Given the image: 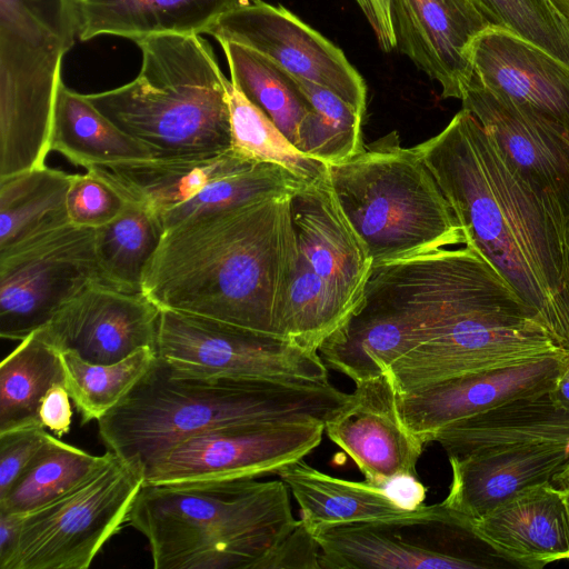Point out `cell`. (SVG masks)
Returning <instances> with one entry per match:
<instances>
[{
    "instance_id": "obj_1",
    "label": "cell",
    "mask_w": 569,
    "mask_h": 569,
    "mask_svg": "<svg viewBox=\"0 0 569 569\" xmlns=\"http://www.w3.org/2000/svg\"><path fill=\"white\" fill-rule=\"evenodd\" d=\"M480 253L569 352L567 246L550 211L477 118L461 109L415 147Z\"/></svg>"
},
{
    "instance_id": "obj_2",
    "label": "cell",
    "mask_w": 569,
    "mask_h": 569,
    "mask_svg": "<svg viewBox=\"0 0 569 569\" xmlns=\"http://www.w3.org/2000/svg\"><path fill=\"white\" fill-rule=\"evenodd\" d=\"M292 193L268 194L167 229L142 292L160 309L279 336L299 258Z\"/></svg>"
},
{
    "instance_id": "obj_3",
    "label": "cell",
    "mask_w": 569,
    "mask_h": 569,
    "mask_svg": "<svg viewBox=\"0 0 569 569\" xmlns=\"http://www.w3.org/2000/svg\"><path fill=\"white\" fill-rule=\"evenodd\" d=\"M351 401L329 381L203 378L181 375L156 356L149 369L98 420L120 459L144 466L179 441L220 426L316 420L326 425Z\"/></svg>"
},
{
    "instance_id": "obj_4",
    "label": "cell",
    "mask_w": 569,
    "mask_h": 569,
    "mask_svg": "<svg viewBox=\"0 0 569 569\" xmlns=\"http://www.w3.org/2000/svg\"><path fill=\"white\" fill-rule=\"evenodd\" d=\"M128 521L156 569H258L300 519L282 480L242 478L143 483Z\"/></svg>"
},
{
    "instance_id": "obj_5",
    "label": "cell",
    "mask_w": 569,
    "mask_h": 569,
    "mask_svg": "<svg viewBox=\"0 0 569 569\" xmlns=\"http://www.w3.org/2000/svg\"><path fill=\"white\" fill-rule=\"evenodd\" d=\"M141 67L130 82L86 94L153 158H198L231 150L228 90L201 34H162L134 42Z\"/></svg>"
},
{
    "instance_id": "obj_6",
    "label": "cell",
    "mask_w": 569,
    "mask_h": 569,
    "mask_svg": "<svg viewBox=\"0 0 569 569\" xmlns=\"http://www.w3.org/2000/svg\"><path fill=\"white\" fill-rule=\"evenodd\" d=\"M335 194L373 267L465 244L461 227L415 147L396 131L328 166Z\"/></svg>"
},
{
    "instance_id": "obj_7",
    "label": "cell",
    "mask_w": 569,
    "mask_h": 569,
    "mask_svg": "<svg viewBox=\"0 0 569 569\" xmlns=\"http://www.w3.org/2000/svg\"><path fill=\"white\" fill-rule=\"evenodd\" d=\"M73 0H0V178L46 166Z\"/></svg>"
},
{
    "instance_id": "obj_8",
    "label": "cell",
    "mask_w": 569,
    "mask_h": 569,
    "mask_svg": "<svg viewBox=\"0 0 569 569\" xmlns=\"http://www.w3.org/2000/svg\"><path fill=\"white\" fill-rule=\"evenodd\" d=\"M144 483L143 470L114 457L88 479L21 517L6 569H87L119 531Z\"/></svg>"
},
{
    "instance_id": "obj_9",
    "label": "cell",
    "mask_w": 569,
    "mask_h": 569,
    "mask_svg": "<svg viewBox=\"0 0 569 569\" xmlns=\"http://www.w3.org/2000/svg\"><path fill=\"white\" fill-rule=\"evenodd\" d=\"M156 353L186 376L328 381L319 352L292 339L161 309Z\"/></svg>"
},
{
    "instance_id": "obj_10",
    "label": "cell",
    "mask_w": 569,
    "mask_h": 569,
    "mask_svg": "<svg viewBox=\"0 0 569 569\" xmlns=\"http://www.w3.org/2000/svg\"><path fill=\"white\" fill-rule=\"evenodd\" d=\"M96 229L71 222L0 251V336L23 340L88 286L102 282Z\"/></svg>"
},
{
    "instance_id": "obj_11",
    "label": "cell",
    "mask_w": 569,
    "mask_h": 569,
    "mask_svg": "<svg viewBox=\"0 0 569 569\" xmlns=\"http://www.w3.org/2000/svg\"><path fill=\"white\" fill-rule=\"evenodd\" d=\"M475 537L442 501L406 513L337 526L315 536L321 569L486 568L459 547Z\"/></svg>"
},
{
    "instance_id": "obj_12",
    "label": "cell",
    "mask_w": 569,
    "mask_h": 569,
    "mask_svg": "<svg viewBox=\"0 0 569 569\" xmlns=\"http://www.w3.org/2000/svg\"><path fill=\"white\" fill-rule=\"evenodd\" d=\"M325 423L280 420L220 426L186 438L151 459L144 483L256 478L278 473L316 449Z\"/></svg>"
},
{
    "instance_id": "obj_13",
    "label": "cell",
    "mask_w": 569,
    "mask_h": 569,
    "mask_svg": "<svg viewBox=\"0 0 569 569\" xmlns=\"http://www.w3.org/2000/svg\"><path fill=\"white\" fill-rule=\"evenodd\" d=\"M247 47L291 73L322 86L365 114L367 87L341 49L283 6L262 0L222 16L209 32Z\"/></svg>"
},
{
    "instance_id": "obj_14",
    "label": "cell",
    "mask_w": 569,
    "mask_h": 569,
    "mask_svg": "<svg viewBox=\"0 0 569 569\" xmlns=\"http://www.w3.org/2000/svg\"><path fill=\"white\" fill-rule=\"evenodd\" d=\"M461 101L541 198L569 252V136L493 94L472 76Z\"/></svg>"
},
{
    "instance_id": "obj_15",
    "label": "cell",
    "mask_w": 569,
    "mask_h": 569,
    "mask_svg": "<svg viewBox=\"0 0 569 569\" xmlns=\"http://www.w3.org/2000/svg\"><path fill=\"white\" fill-rule=\"evenodd\" d=\"M160 312L143 292L96 282L64 303L40 330L59 352L110 365L141 348L156 350Z\"/></svg>"
},
{
    "instance_id": "obj_16",
    "label": "cell",
    "mask_w": 569,
    "mask_h": 569,
    "mask_svg": "<svg viewBox=\"0 0 569 569\" xmlns=\"http://www.w3.org/2000/svg\"><path fill=\"white\" fill-rule=\"evenodd\" d=\"M569 361L560 351L530 362L468 373L397 395L406 429L425 445L441 428L502 402L552 389Z\"/></svg>"
},
{
    "instance_id": "obj_17",
    "label": "cell",
    "mask_w": 569,
    "mask_h": 569,
    "mask_svg": "<svg viewBox=\"0 0 569 569\" xmlns=\"http://www.w3.org/2000/svg\"><path fill=\"white\" fill-rule=\"evenodd\" d=\"M472 77L493 94L569 136V67L511 31L489 26L470 47Z\"/></svg>"
},
{
    "instance_id": "obj_18",
    "label": "cell",
    "mask_w": 569,
    "mask_h": 569,
    "mask_svg": "<svg viewBox=\"0 0 569 569\" xmlns=\"http://www.w3.org/2000/svg\"><path fill=\"white\" fill-rule=\"evenodd\" d=\"M396 48L460 99L472 76L470 47L490 24L472 0H390Z\"/></svg>"
},
{
    "instance_id": "obj_19",
    "label": "cell",
    "mask_w": 569,
    "mask_h": 569,
    "mask_svg": "<svg viewBox=\"0 0 569 569\" xmlns=\"http://www.w3.org/2000/svg\"><path fill=\"white\" fill-rule=\"evenodd\" d=\"M325 431L376 486L397 476H417L425 443L402 425L387 373L357 383L351 401L326 422Z\"/></svg>"
},
{
    "instance_id": "obj_20",
    "label": "cell",
    "mask_w": 569,
    "mask_h": 569,
    "mask_svg": "<svg viewBox=\"0 0 569 569\" xmlns=\"http://www.w3.org/2000/svg\"><path fill=\"white\" fill-rule=\"evenodd\" d=\"M291 213L299 253L353 313L373 264L338 202L328 172L292 193Z\"/></svg>"
},
{
    "instance_id": "obj_21",
    "label": "cell",
    "mask_w": 569,
    "mask_h": 569,
    "mask_svg": "<svg viewBox=\"0 0 569 569\" xmlns=\"http://www.w3.org/2000/svg\"><path fill=\"white\" fill-rule=\"evenodd\" d=\"M465 520L480 542L520 567L541 569L569 559L567 513L551 481L529 486L486 516Z\"/></svg>"
},
{
    "instance_id": "obj_22",
    "label": "cell",
    "mask_w": 569,
    "mask_h": 569,
    "mask_svg": "<svg viewBox=\"0 0 569 569\" xmlns=\"http://www.w3.org/2000/svg\"><path fill=\"white\" fill-rule=\"evenodd\" d=\"M448 458L452 478L442 502L473 520L522 489L550 481L569 451L566 445H536Z\"/></svg>"
},
{
    "instance_id": "obj_23",
    "label": "cell",
    "mask_w": 569,
    "mask_h": 569,
    "mask_svg": "<svg viewBox=\"0 0 569 569\" xmlns=\"http://www.w3.org/2000/svg\"><path fill=\"white\" fill-rule=\"evenodd\" d=\"M437 441L448 457H466L536 445L569 447V412L550 392L516 398L438 430Z\"/></svg>"
},
{
    "instance_id": "obj_24",
    "label": "cell",
    "mask_w": 569,
    "mask_h": 569,
    "mask_svg": "<svg viewBox=\"0 0 569 569\" xmlns=\"http://www.w3.org/2000/svg\"><path fill=\"white\" fill-rule=\"evenodd\" d=\"M260 0H73L78 38L138 41L162 34L208 33L226 13Z\"/></svg>"
},
{
    "instance_id": "obj_25",
    "label": "cell",
    "mask_w": 569,
    "mask_h": 569,
    "mask_svg": "<svg viewBox=\"0 0 569 569\" xmlns=\"http://www.w3.org/2000/svg\"><path fill=\"white\" fill-rule=\"evenodd\" d=\"M232 150L211 157L151 158L94 166L92 172L127 201L143 204L161 217L204 186L226 174L253 166Z\"/></svg>"
},
{
    "instance_id": "obj_26",
    "label": "cell",
    "mask_w": 569,
    "mask_h": 569,
    "mask_svg": "<svg viewBox=\"0 0 569 569\" xmlns=\"http://www.w3.org/2000/svg\"><path fill=\"white\" fill-rule=\"evenodd\" d=\"M298 502L301 521L313 536L332 527L406 513L382 487L325 473L303 459L278 471Z\"/></svg>"
},
{
    "instance_id": "obj_27",
    "label": "cell",
    "mask_w": 569,
    "mask_h": 569,
    "mask_svg": "<svg viewBox=\"0 0 569 569\" xmlns=\"http://www.w3.org/2000/svg\"><path fill=\"white\" fill-rule=\"evenodd\" d=\"M50 150L84 169L153 158L144 146L104 117L86 94L64 83L57 97Z\"/></svg>"
},
{
    "instance_id": "obj_28",
    "label": "cell",
    "mask_w": 569,
    "mask_h": 569,
    "mask_svg": "<svg viewBox=\"0 0 569 569\" xmlns=\"http://www.w3.org/2000/svg\"><path fill=\"white\" fill-rule=\"evenodd\" d=\"M72 176L42 166L0 179V251L70 222Z\"/></svg>"
},
{
    "instance_id": "obj_29",
    "label": "cell",
    "mask_w": 569,
    "mask_h": 569,
    "mask_svg": "<svg viewBox=\"0 0 569 569\" xmlns=\"http://www.w3.org/2000/svg\"><path fill=\"white\" fill-rule=\"evenodd\" d=\"M57 383H64L60 352L39 329L21 340L0 363V433L43 427L40 403Z\"/></svg>"
},
{
    "instance_id": "obj_30",
    "label": "cell",
    "mask_w": 569,
    "mask_h": 569,
    "mask_svg": "<svg viewBox=\"0 0 569 569\" xmlns=\"http://www.w3.org/2000/svg\"><path fill=\"white\" fill-rule=\"evenodd\" d=\"M163 233L158 213L127 201L118 217L96 229V254L102 283L130 293L142 292L146 269Z\"/></svg>"
},
{
    "instance_id": "obj_31",
    "label": "cell",
    "mask_w": 569,
    "mask_h": 569,
    "mask_svg": "<svg viewBox=\"0 0 569 569\" xmlns=\"http://www.w3.org/2000/svg\"><path fill=\"white\" fill-rule=\"evenodd\" d=\"M231 82L296 146L301 122L311 106L295 76L264 56L237 43L219 41Z\"/></svg>"
},
{
    "instance_id": "obj_32",
    "label": "cell",
    "mask_w": 569,
    "mask_h": 569,
    "mask_svg": "<svg viewBox=\"0 0 569 569\" xmlns=\"http://www.w3.org/2000/svg\"><path fill=\"white\" fill-rule=\"evenodd\" d=\"M114 453L91 455L51 436L47 445L0 498V511L23 516L68 492L103 466Z\"/></svg>"
},
{
    "instance_id": "obj_33",
    "label": "cell",
    "mask_w": 569,
    "mask_h": 569,
    "mask_svg": "<svg viewBox=\"0 0 569 569\" xmlns=\"http://www.w3.org/2000/svg\"><path fill=\"white\" fill-rule=\"evenodd\" d=\"M231 150L254 161L280 166L310 183L325 177L328 166L300 151L272 120L231 82L228 90Z\"/></svg>"
},
{
    "instance_id": "obj_34",
    "label": "cell",
    "mask_w": 569,
    "mask_h": 569,
    "mask_svg": "<svg viewBox=\"0 0 569 569\" xmlns=\"http://www.w3.org/2000/svg\"><path fill=\"white\" fill-rule=\"evenodd\" d=\"M296 78L311 106L299 127L296 147L327 166L346 161L365 149L363 114L331 90Z\"/></svg>"
},
{
    "instance_id": "obj_35",
    "label": "cell",
    "mask_w": 569,
    "mask_h": 569,
    "mask_svg": "<svg viewBox=\"0 0 569 569\" xmlns=\"http://www.w3.org/2000/svg\"><path fill=\"white\" fill-rule=\"evenodd\" d=\"M351 315L342 299L299 253L278 326L279 336L318 352Z\"/></svg>"
},
{
    "instance_id": "obj_36",
    "label": "cell",
    "mask_w": 569,
    "mask_h": 569,
    "mask_svg": "<svg viewBox=\"0 0 569 569\" xmlns=\"http://www.w3.org/2000/svg\"><path fill=\"white\" fill-rule=\"evenodd\" d=\"M157 353L141 348L110 365L88 362L72 352H60L64 386L81 413L82 422L99 420L132 389Z\"/></svg>"
},
{
    "instance_id": "obj_37",
    "label": "cell",
    "mask_w": 569,
    "mask_h": 569,
    "mask_svg": "<svg viewBox=\"0 0 569 569\" xmlns=\"http://www.w3.org/2000/svg\"><path fill=\"white\" fill-rule=\"evenodd\" d=\"M306 183L284 168L258 162L212 180L183 203L164 212V231L189 218L209 213L281 192H296Z\"/></svg>"
},
{
    "instance_id": "obj_38",
    "label": "cell",
    "mask_w": 569,
    "mask_h": 569,
    "mask_svg": "<svg viewBox=\"0 0 569 569\" xmlns=\"http://www.w3.org/2000/svg\"><path fill=\"white\" fill-rule=\"evenodd\" d=\"M491 26L540 47L569 67V24L550 0H472Z\"/></svg>"
},
{
    "instance_id": "obj_39",
    "label": "cell",
    "mask_w": 569,
    "mask_h": 569,
    "mask_svg": "<svg viewBox=\"0 0 569 569\" xmlns=\"http://www.w3.org/2000/svg\"><path fill=\"white\" fill-rule=\"evenodd\" d=\"M126 204L127 200L116 189L92 172L72 176L67 197L71 223L98 229L118 217Z\"/></svg>"
},
{
    "instance_id": "obj_40",
    "label": "cell",
    "mask_w": 569,
    "mask_h": 569,
    "mask_svg": "<svg viewBox=\"0 0 569 569\" xmlns=\"http://www.w3.org/2000/svg\"><path fill=\"white\" fill-rule=\"evenodd\" d=\"M50 437L44 427L37 426L0 433V498L27 470Z\"/></svg>"
},
{
    "instance_id": "obj_41",
    "label": "cell",
    "mask_w": 569,
    "mask_h": 569,
    "mask_svg": "<svg viewBox=\"0 0 569 569\" xmlns=\"http://www.w3.org/2000/svg\"><path fill=\"white\" fill-rule=\"evenodd\" d=\"M319 558V543L300 520L299 525L266 555L258 569H315L320 568Z\"/></svg>"
},
{
    "instance_id": "obj_42",
    "label": "cell",
    "mask_w": 569,
    "mask_h": 569,
    "mask_svg": "<svg viewBox=\"0 0 569 569\" xmlns=\"http://www.w3.org/2000/svg\"><path fill=\"white\" fill-rule=\"evenodd\" d=\"M70 398L64 383H57L49 389L40 403V422L57 437L70 431L72 422Z\"/></svg>"
},
{
    "instance_id": "obj_43",
    "label": "cell",
    "mask_w": 569,
    "mask_h": 569,
    "mask_svg": "<svg viewBox=\"0 0 569 569\" xmlns=\"http://www.w3.org/2000/svg\"><path fill=\"white\" fill-rule=\"evenodd\" d=\"M370 24L379 47L389 52L396 48L390 0H355Z\"/></svg>"
},
{
    "instance_id": "obj_44",
    "label": "cell",
    "mask_w": 569,
    "mask_h": 569,
    "mask_svg": "<svg viewBox=\"0 0 569 569\" xmlns=\"http://www.w3.org/2000/svg\"><path fill=\"white\" fill-rule=\"evenodd\" d=\"M380 487L405 510H415L423 505L426 488L417 476H397Z\"/></svg>"
},
{
    "instance_id": "obj_45",
    "label": "cell",
    "mask_w": 569,
    "mask_h": 569,
    "mask_svg": "<svg viewBox=\"0 0 569 569\" xmlns=\"http://www.w3.org/2000/svg\"><path fill=\"white\" fill-rule=\"evenodd\" d=\"M20 515L0 511V568L6 569L12 558L20 532Z\"/></svg>"
},
{
    "instance_id": "obj_46",
    "label": "cell",
    "mask_w": 569,
    "mask_h": 569,
    "mask_svg": "<svg viewBox=\"0 0 569 569\" xmlns=\"http://www.w3.org/2000/svg\"><path fill=\"white\" fill-rule=\"evenodd\" d=\"M549 392L556 405L569 412V361L560 370Z\"/></svg>"
},
{
    "instance_id": "obj_47",
    "label": "cell",
    "mask_w": 569,
    "mask_h": 569,
    "mask_svg": "<svg viewBox=\"0 0 569 569\" xmlns=\"http://www.w3.org/2000/svg\"><path fill=\"white\" fill-rule=\"evenodd\" d=\"M550 481L558 489L561 496L569 523V458L552 476Z\"/></svg>"
},
{
    "instance_id": "obj_48",
    "label": "cell",
    "mask_w": 569,
    "mask_h": 569,
    "mask_svg": "<svg viewBox=\"0 0 569 569\" xmlns=\"http://www.w3.org/2000/svg\"><path fill=\"white\" fill-rule=\"evenodd\" d=\"M555 8L560 12L569 24V0H550Z\"/></svg>"
},
{
    "instance_id": "obj_49",
    "label": "cell",
    "mask_w": 569,
    "mask_h": 569,
    "mask_svg": "<svg viewBox=\"0 0 569 569\" xmlns=\"http://www.w3.org/2000/svg\"><path fill=\"white\" fill-rule=\"evenodd\" d=\"M567 286H568V298H569V252H568V261H567Z\"/></svg>"
}]
</instances>
